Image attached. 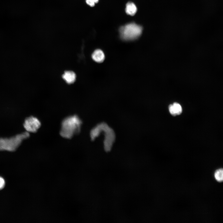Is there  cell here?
Masks as SVG:
<instances>
[{
  "label": "cell",
  "mask_w": 223,
  "mask_h": 223,
  "mask_svg": "<svg viewBox=\"0 0 223 223\" xmlns=\"http://www.w3.org/2000/svg\"><path fill=\"white\" fill-rule=\"evenodd\" d=\"M81 124L82 121L77 116H68L62 122L60 135L65 138H70L79 132Z\"/></svg>",
  "instance_id": "cell-1"
},
{
  "label": "cell",
  "mask_w": 223,
  "mask_h": 223,
  "mask_svg": "<svg viewBox=\"0 0 223 223\" xmlns=\"http://www.w3.org/2000/svg\"><path fill=\"white\" fill-rule=\"evenodd\" d=\"M29 136V133L26 131L9 138H0V151H15L22 141Z\"/></svg>",
  "instance_id": "cell-2"
},
{
  "label": "cell",
  "mask_w": 223,
  "mask_h": 223,
  "mask_svg": "<svg viewBox=\"0 0 223 223\" xmlns=\"http://www.w3.org/2000/svg\"><path fill=\"white\" fill-rule=\"evenodd\" d=\"M142 28L134 23H131L120 28L119 32L120 37L125 41L133 40L141 34Z\"/></svg>",
  "instance_id": "cell-3"
},
{
  "label": "cell",
  "mask_w": 223,
  "mask_h": 223,
  "mask_svg": "<svg viewBox=\"0 0 223 223\" xmlns=\"http://www.w3.org/2000/svg\"><path fill=\"white\" fill-rule=\"evenodd\" d=\"M103 132L104 133V146L105 151H109L111 149L115 139L114 130L107 124L105 123Z\"/></svg>",
  "instance_id": "cell-4"
},
{
  "label": "cell",
  "mask_w": 223,
  "mask_h": 223,
  "mask_svg": "<svg viewBox=\"0 0 223 223\" xmlns=\"http://www.w3.org/2000/svg\"><path fill=\"white\" fill-rule=\"evenodd\" d=\"M41 123L36 117L30 116L26 118L24 121L23 126L28 132L35 133L40 128Z\"/></svg>",
  "instance_id": "cell-5"
},
{
  "label": "cell",
  "mask_w": 223,
  "mask_h": 223,
  "mask_svg": "<svg viewBox=\"0 0 223 223\" xmlns=\"http://www.w3.org/2000/svg\"><path fill=\"white\" fill-rule=\"evenodd\" d=\"M63 78L68 84L74 82L76 79L75 73L72 71H66L62 75Z\"/></svg>",
  "instance_id": "cell-6"
},
{
  "label": "cell",
  "mask_w": 223,
  "mask_h": 223,
  "mask_svg": "<svg viewBox=\"0 0 223 223\" xmlns=\"http://www.w3.org/2000/svg\"><path fill=\"white\" fill-rule=\"evenodd\" d=\"M169 110L171 115L175 116L181 113L182 108L179 104L177 103H174L173 104L169 105Z\"/></svg>",
  "instance_id": "cell-7"
},
{
  "label": "cell",
  "mask_w": 223,
  "mask_h": 223,
  "mask_svg": "<svg viewBox=\"0 0 223 223\" xmlns=\"http://www.w3.org/2000/svg\"><path fill=\"white\" fill-rule=\"evenodd\" d=\"M92 59L98 63L103 62L105 59V55L103 52L101 50H95L92 55Z\"/></svg>",
  "instance_id": "cell-8"
},
{
  "label": "cell",
  "mask_w": 223,
  "mask_h": 223,
  "mask_svg": "<svg viewBox=\"0 0 223 223\" xmlns=\"http://www.w3.org/2000/svg\"><path fill=\"white\" fill-rule=\"evenodd\" d=\"M137 11V7L133 3L129 2L126 4L125 11L127 14L133 15L135 14Z\"/></svg>",
  "instance_id": "cell-9"
},
{
  "label": "cell",
  "mask_w": 223,
  "mask_h": 223,
  "mask_svg": "<svg viewBox=\"0 0 223 223\" xmlns=\"http://www.w3.org/2000/svg\"><path fill=\"white\" fill-rule=\"evenodd\" d=\"M214 177L216 180L219 182H221L223 180V170L222 168L219 169L215 172Z\"/></svg>",
  "instance_id": "cell-10"
},
{
  "label": "cell",
  "mask_w": 223,
  "mask_h": 223,
  "mask_svg": "<svg viewBox=\"0 0 223 223\" xmlns=\"http://www.w3.org/2000/svg\"><path fill=\"white\" fill-rule=\"evenodd\" d=\"M5 184V182L4 179L0 176V190L4 188Z\"/></svg>",
  "instance_id": "cell-11"
},
{
  "label": "cell",
  "mask_w": 223,
  "mask_h": 223,
  "mask_svg": "<svg viewBox=\"0 0 223 223\" xmlns=\"http://www.w3.org/2000/svg\"><path fill=\"white\" fill-rule=\"evenodd\" d=\"M86 3L90 7H93L94 6L95 3L91 0H86Z\"/></svg>",
  "instance_id": "cell-12"
},
{
  "label": "cell",
  "mask_w": 223,
  "mask_h": 223,
  "mask_svg": "<svg viewBox=\"0 0 223 223\" xmlns=\"http://www.w3.org/2000/svg\"><path fill=\"white\" fill-rule=\"evenodd\" d=\"M94 2L95 3H97L99 0H91Z\"/></svg>",
  "instance_id": "cell-13"
}]
</instances>
